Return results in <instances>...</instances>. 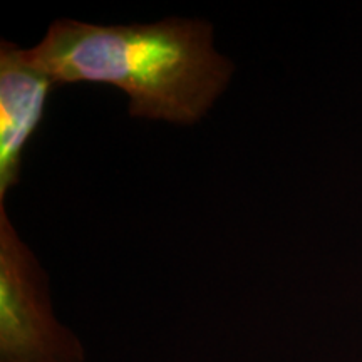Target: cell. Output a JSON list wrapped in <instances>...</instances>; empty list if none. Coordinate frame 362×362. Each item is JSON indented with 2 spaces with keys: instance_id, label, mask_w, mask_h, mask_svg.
<instances>
[{
  "instance_id": "1",
  "label": "cell",
  "mask_w": 362,
  "mask_h": 362,
  "mask_svg": "<svg viewBox=\"0 0 362 362\" xmlns=\"http://www.w3.org/2000/svg\"><path fill=\"white\" fill-rule=\"evenodd\" d=\"M25 54L57 86L111 84L128 94L129 116L178 124L200 121L235 71L214 49V27L192 19L133 25L61 19Z\"/></svg>"
},
{
  "instance_id": "2",
  "label": "cell",
  "mask_w": 362,
  "mask_h": 362,
  "mask_svg": "<svg viewBox=\"0 0 362 362\" xmlns=\"http://www.w3.org/2000/svg\"><path fill=\"white\" fill-rule=\"evenodd\" d=\"M0 362H84L79 339L56 319L47 275L0 205Z\"/></svg>"
},
{
  "instance_id": "3",
  "label": "cell",
  "mask_w": 362,
  "mask_h": 362,
  "mask_svg": "<svg viewBox=\"0 0 362 362\" xmlns=\"http://www.w3.org/2000/svg\"><path fill=\"white\" fill-rule=\"evenodd\" d=\"M56 83L33 66L25 49L2 40L0 47V205L19 183L22 155L44 117Z\"/></svg>"
}]
</instances>
